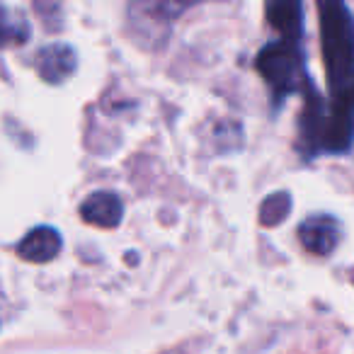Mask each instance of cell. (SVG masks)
Returning a JSON list of instances; mask_svg holds the SVG:
<instances>
[{"label": "cell", "instance_id": "6da1fadb", "mask_svg": "<svg viewBox=\"0 0 354 354\" xmlns=\"http://www.w3.org/2000/svg\"><path fill=\"white\" fill-rule=\"evenodd\" d=\"M318 12L330 102L313 156L344 153L354 141V15L344 0H318Z\"/></svg>", "mask_w": 354, "mask_h": 354}, {"label": "cell", "instance_id": "7a4b0ae2", "mask_svg": "<svg viewBox=\"0 0 354 354\" xmlns=\"http://www.w3.org/2000/svg\"><path fill=\"white\" fill-rule=\"evenodd\" d=\"M255 68L270 88L274 109H279L284 100L294 93H299L304 102L318 97L315 85L310 83L308 71H306L304 39L299 37H279V39L270 41L255 56Z\"/></svg>", "mask_w": 354, "mask_h": 354}, {"label": "cell", "instance_id": "3957f363", "mask_svg": "<svg viewBox=\"0 0 354 354\" xmlns=\"http://www.w3.org/2000/svg\"><path fill=\"white\" fill-rule=\"evenodd\" d=\"M197 3L202 0H131L129 20L143 39L141 44L153 41V46H158L167 39L172 22H177V17H183Z\"/></svg>", "mask_w": 354, "mask_h": 354}, {"label": "cell", "instance_id": "277c9868", "mask_svg": "<svg viewBox=\"0 0 354 354\" xmlns=\"http://www.w3.org/2000/svg\"><path fill=\"white\" fill-rule=\"evenodd\" d=\"M299 241L310 255L328 257L342 241V223L330 214H315L299 226Z\"/></svg>", "mask_w": 354, "mask_h": 354}, {"label": "cell", "instance_id": "5b68a950", "mask_svg": "<svg viewBox=\"0 0 354 354\" xmlns=\"http://www.w3.org/2000/svg\"><path fill=\"white\" fill-rule=\"evenodd\" d=\"M35 68L39 78L49 85H61L78 68V54L73 46L64 44V41H54V44H46L37 51Z\"/></svg>", "mask_w": 354, "mask_h": 354}, {"label": "cell", "instance_id": "8992f818", "mask_svg": "<svg viewBox=\"0 0 354 354\" xmlns=\"http://www.w3.org/2000/svg\"><path fill=\"white\" fill-rule=\"evenodd\" d=\"M80 218L97 228H117L124 216V202L117 192H93L80 204Z\"/></svg>", "mask_w": 354, "mask_h": 354}, {"label": "cell", "instance_id": "52a82bcc", "mask_svg": "<svg viewBox=\"0 0 354 354\" xmlns=\"http://www.w3.org/2000/svg\"><path fill=\"white\" fill-rule=\"evenodd\" d=\"M64 248V238L54 226H37L17 243V255L25 262H51L54 257L61 255Z\"/></svg>", "mask_w": 354, "mask_h": 354}, {"label": "cell", "instance_id": "ba28073f", "mask_svg": "<svg viewBox=\"0 0 354 354\" xmlns=\"http://www.w3.org/2000/svg\"><path fill=\"white\" fill-rule=\"evenodd\" d=\"M267 22L279 37L304 39V0H267Z\"/></svg>", "mask_w": 354, "mask_h": 354}, {"label": "cell", "instance_id": "9c48e42d", "mask_svg": "<svg viewBox=\"0 0 354 354\" xmlns=\"http://www.w3.org/2000/svg\"><path fill=\"white\" fill-rule=\"evenodd\" d=\"M32 37V25L22 12L10 10L0 3V49L8 46H22Z\"/></svg>", "mask_w": 354, "mask_h": 354}, {"label": "cell", "instance_id": "30bf717a", "mask_svg": "<svg viewBox=\"0 0 354 354\" xmlns=\"http://www.w3.org/2000/svg\"><path fill=\"white\" fill-rule=\"evenodd\" d=\"M294 199L289 192H274L260 204V223L262 226H279L289 218Z\"/></svg>", "mask_w": 354, "mask_h": 354}, {"label": "cell", "instance_id": "8fae6325", "mask_svg": "<svg viewBox=\"0 0 354 354\" xmlns=\"http://www.w3.org/2000/svg\"><path fill=\"white\" fill-rule=\"evenodd\" d=\"M35 12L46 22V30H59L61 22V0H35Z\"/></svg>", "mask_w": 354, "mask_h": 354}, {"label": "cell", "instance_id": "7c38bea8", "mask_svg": "<svg viewBox=\"0 0 354 354\" xmlns=\"http://www.w3.org/2000/svg\"><path fill=\"white\" fill-rule=\"evenodd\" d=\"M352 281H354V272H352Z\"/></svg>", "mask_w": 354, "mask_h": 354}]
</instances>
